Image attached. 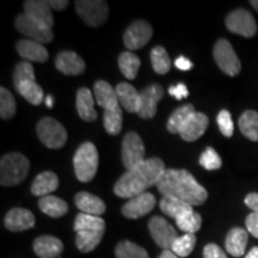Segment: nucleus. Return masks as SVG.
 <instances>
[{
  "label": "nucleus",
  "mask_w": 258,
  "mask_h": 258,
  "mask_svg": "<svg viewBox=\"0 0 258 258\" xmlns=\"http://www.w3.org/2000/svg\"><path fill=\"white\" fill-rule=\"evenodd\" d=\"M156 186L163 196L182 200L189 205L201 206L207 201L208 192L188 170L166 169Z\"/></svg>",
  "instance_id": "obj_1"
},
{
  "label": "nucleus",
  "mask_w": 258,
  "mask_h": 258,
  "mask_svg": "<svg viewBox=\"0 0 258 258\" xmlns=\"http://www.w3.org/2000/svg\"><path fill=\"white\" fill-rule=\"evenodd\" d=\"M165 170V164L160 158H148L117 179L114 185L115 195L122 199H133L146 192L148 188L157 184Z\"/></svg>",
  "instance_id": "obj_2"
},
{
  "label": "nucleus",
  "mask_w": 258,
  "mask_h": 258,
  "mask_svg": "<svg viewBox=\"0 0 258 258\" xmlns=\"http://www.w3.org/2000/svg\"><path fill=\"white\" fill-rule=\"evenodd\" d=\"M14 86L17 92L32 105H40L44 102L43 90L35 82L34 67L28 61L16 64L14 71Z\"/></svg>",
  "instance_id": "obj_3"
},
{
  "label": "nucleus",
  "mask_w": 258,
  "mask_h": 258,
  "mask_svg": "<svg viewBox=\"0 0 258 258\" xmlns=\"http://www.w3.org/2000/svg\"><path fill=\"white\" fill-rule=\"evenodd\" d=\"M30 163L28 158L18 152H11L3 156L0 160V184L15 186L27 178Z\"/></svg>",
  "instance_id": "obj_4"
},
{
  "label": "nucleus",
  "mask_w": 258,
  "mask_h": 258,
  "mask_svg": "<svg viewBox=\"0 0 258 258\" xmlns=\"http://www.w3.org/2000/svg\"><path fill=\"white\" fill-rule=\"evenodd\" d=\"M99 157L98 151L92 143H84L80 145L73 158L74 173L80 182L88 183L95 178L98 170Z\"/></svg>",
  "instance_id": "obj_5"
},
{
  "label": "nucleus",
  "mask_w": 258,
  "mask_h": 258,
  "mask_svg": "<svg viewBox=\"0 0 258 258\" xmlns=\"http://www.w3.org/2000/svg\"><path fill=\"white\" fill-rule=\"evenodd\" d=\"M36 133L41 143L48 148L57 150L67 141V132L60 122L53 117H43L36 125Z\"/></svg>",
  "instance_id": "obj_6"
},
{
  "label": "nucleus",
  "mask_w": 258,
  "mask_h": 258,
  "mask_svg": "<svg viewBox=\"0 0 258 258\" xmlns=\"http://www.w3.org/2000/svg\"><path fill=\"white\" fill-rule=\"evenodd\" d=\"M121 159L127 171L143 164L145 158V145L140 135L135 132H129L122 140Z\"/></svg>",
  "instance_id": "obj_7"
},
{
  "label": "nucleus",
  "mask_w": 258,
  "mask_h": 258,
  "mask_svg": "<svg viewBox=\"0 0 258 258\" xmlns=\"http://www.w3.org/2000/svg\"><path fill=\"white\" fill-rule=\"evenodd\" d=\"M213 56L222 72L227 76L235 77L240 72V60L232 47V44L225 38H220L214 44Z\"/></svg>",
  "instance_id": "obj_8"
},
{
  "label": "nucleus",
  "mask_w": 258,
  "mask_h": 258,
  "mask_svg": "<svg viewBox=\"0 0 258 258\" xmlns=\"http://www.w3.org/2000/svg\"><path fill=\"white\" fill-rule=\"evenodd\" d=\"M76 10L79 17L91 28L101 27L108 19L109 8L103 0H78Z\"/></svg>",
  "instance_id": "obj_9"
},
{
  "label": "nucleus",
  "mask_w": 258,
  "mask_h": 258,
  "mask_svg": "<svg viewBox=\"0 0 258 258\" xmlns=\"http://www.w3.org/2000/svg\"><path fill=\"white\" fill-rule=\"evenodd\" d=\"M15 27L17 30L23 34L24 36L34 40L40 43H49L53 41L54 34L51 28L47 27V25L40 23V22L35 21L28 15H19L17 18L15 19Z\"/></svg>",
  "instance_id": "obj_10"
},
{
  "label": "nucleus",
  "mask_w": 258,
  "mask_h": 258,
  "mask_svg": "<svg viewBox=\"0 0 258 258\" xmlns=\"http://www.w3.org/2000/svg\"><path fill=\"white\" fill-rule=\"evenodd\" d=\"M225 23L231 32L244 37H252L257 32V24L253 16L244 9L232 11L226 17Z\"/></svg>",
  "instance_id": "obj_11"
},
{
  "label": "nucleus",
  "mask_w": 258,
  "mask_h": 258,
  "mask_svg": "<svg viewBox=\"0 0 258 258\" xmlns=\"http://www.w3.org/2000/svg\"><path fill=\"white\" fill-rule=\"evenodd\" d=\"M153 29L146 21H135L125 29L123 35V43L129 51L138 50L148 43L152 38Z\"/></svg>",
  "instance_id": "obj_12"
},
{
  "label": "nucleus",
  "mask_w": 258,
  "mask_h": 258,
  "mask_svg": "<svg viewBox=\"0 0 258 258\" xmlns=\"http://www.w3.org/2000/svg\"><path fill=\"white\" fill-rule=\"evenodd\" d=\"M148 230L154 243L164 250H171V246L177 239V232L166 219L153 217L148 221Z\"/></svg>",
  "instance_id": "obj_13"
},
{
  "label": "nucleus",
  "mask_w": 258,
  "mask_h": 258,
  "mask_svg": "<svg viewBox=\"0 0 258 258\" xmlns=\"http://www.w3.org/2000/svg\"><path fill=\"white\" fill-rule=\"evenodd\" d=\"M156 205V196L153 194L146 191L135 196L133 199H129V201L123 205L121 212L123 217L127 219H139L147 215L150 212H152Z\"/></svg>",
  "instance_id": "obj_14"
},
{
  "label": "nucleus",
  "mask_w": 258,
  "mask_h": 258,
  "mask_svg": "<svg viewBox=\"0 0 258 258\" xmlns=\"http://www.w3.org/2000/svg\"><path fill=\"white\" fill-rule=\"evenodd\" d=\"M141 96V106L139 116L145 120L153 118L157 114V105L161 101L164 96V89L159 84H152V85L145 88L140 92Z\"/></svg>",
  "instance_id": "obj_15"
},
{
  "label": "nucleus",
  "mask_w": 258,
  "mask_h": 258,
  "mask_svg": "<svg viewBox=\"0 0 258 258\" xmlns=\"http://www.w3.org/2000/svg\"><path fill=\"white\" fill-rule=\"evenodd\" d=\"M209 124V118L203 112L195 111L180 129L179 135L186 143H192L199 138H201L207 131Z\"/></svg>",
  "instance_id": "obj_16"
},
{
  "label": "nucleus",
  "mask_w": 258,
  "mask_h": 258,
  "mask_svg": "<svg viewBox=\"0 0 258 258\" xmlns=\"http://www.w3.org/2000/svg\"><path fill=\"white\" fill-rule=\"evenodd\" d=\"M4 224L9 231H27L35 226V217L29 209L14 208L5 215Z\"/></svg>",
  "instance_id": "obj_17"
},
{
  "label": "nucleus",
  "mask_w": 258,
  "mask_h": 258,
  "mask_svg": "<svg viewBox=\"0 0 258 258\" xmlns=\"http://www.w3.org/2000/svg\"><path fill=\"white\" fill-rule=\"evenodd\" d=\"M55 67L66 76H79L85 71V62L74 51L63 50L55 57Z\"/></svg>",
  "instance_id": "obj_18"
},
{
  "label": "nucleus",
  "mask_w": 258,
  "mask_h": 258,
  "mask_svg": "<svg viewBox=\"0 0 258 258\" xmlns=\"http://www.w3.org/2000/svg\"><path fill=\"white\" fill-rule=\"evenodd\" d=\"M16 49L19 56L24 61H34V62H46L48 60V50L43 44L34 40H19L16 44Z\"/></svg>",
  "instance_id": "obj_19"
},
{
  "label": "nucleus",
  "mask_w": 258,
  "mask_h": 258,
  "mask_svg": "<svg viewBox=\"0 0 258 258\" xmlns=\"http://www.w3.org/2000/svg\"><path fill=\"white\" fill-rule=\"evenodd\" d=\"M32 249L40 258H55L63 251V244L53 235H41L35 239Z\"/></svg>",
  "instance_id": "obj_20"
},
{
  "label": "nucleus",
  "mask_w": 258,
  "mask_h": 258,
  "mask_svg": "<svg viewBox=\"0 0 258 258\" xmlns=\"http://www.w3.org/2000/svg\"><path fill=\"white\" fill-rule=\"evenodd\" d=\"M115 90L117 93L118 103L123 106L125 110L132 112V114H134V112L139 114L141 106L140 92L129 83H120Z\"/></svg>",
  "instance_id": "obj_21"
},
{
  "label": "nucleus",
  "mask_w": 258,
  "mask_h": 258,
  "mask_svg": "<svg viewBox=\"0 0 258 258\" xmlns=\"http://www.w3.org/2000/svg\"><path fill=\"white\" fill-rule=\"evenodd\" d=\"M24 14L30 16L35 21L51 28L54 24V17L51 9L47 2L42 0H27L24 2Z\"/></svg>",
  "instance_id": "obj_22"
},
{
  "label": "nucleus",
  "mask_w": 258,
  "mask_h": 258,
  "mask_svg": "<svg viewBox=\"0 0 258 258\" xmlns=\"http://www.w3.org/2000/svg\"><path fill=\"white\" fill-rule=\"evenodd\" d=\"M93 95L96 103L105 110H110L118 106V98L116 90L105 80H98L93 86Z\"/></svg>",
  "instance_id": "obj_23"
},
{
  "label": "nucleus",
  "mask_w": 258,
  "mask_h": 258,
  "mask_svg": "<svg viewBox=\"0 0 258 258\" xmlns=\"http://www.w3.org/2000/svg\"><path fill=\"white\" fill-rule=\"evenodd\" d=\"M74 202H76L77 207L80 209V212L85 213V214L96 215V217L102 215L106 209L105 203L101 198L86 191L77 194Z\"/></svg>",
  "instance_id": "obj_24"
},
{
  "label": "nucleus",
  "mask_w": 258,
  "mask_h": 258,
  "mask_svg": "<svg viewBox=\"0 0 258 258\" xmlns=\"http://www.w3.org/2000/svg\"><path fill=\"white\" fill-rule=\"evenodd\" d=\"M249 234L241 227H234L227 233L225 240V247L228 253L233 257H240L245 253Z\"/></svg>",
  "instance_id": "obj_25"
},
{
  "label": "nucleus",
  "mask_w": 258,
  "mask_h": 258,
  "mask_svg": "<svg viewBox=\"0 0 258 258\" xmlns=\"http://www.w3.org/2000/svg\"><path fill=\"white\" fill-rule=\"evenodd\" d=\"M95 99L88 88H80L77 92V111L79 117L86 122H92L97 118L95 110Z\"/></svg>",
  "instance_id": "obj_26"
},
{
  "label": "nucleus",
  "mask_w": 258,
  "mask_h": 258,
  "mask_svg": "<svg viewBox=\"0 0 258 258\" xmlns=\"http://www.w3.org/2000/svg\"><path fill=\"white\" fill-rule=\"evenodd\" d=\"M59 186V177L51 171H44L36 176L31 185V194L34 196H48Z\"/></svg>",
  "instance_id": "obj_27"
},
{
  "label": "nucleus",
  "mask_w": 258,
  "mask_h": 258,
  "mask_svg": "<svg viewBox=\"0 0 258 258\" xmlns=\"http://www.w3.org/2000/svg\"><path fill=\"white\" fill-rule=\"evenodd\" d=\"M38 208L50 218H61L69 212V205L66 201L51 195L41 198L38 201Z\"/></svg>",
  "instance_id": "obj_28"
},
{
  "label": "nucleus",
  "mask_w": 258,
  "mask_h": 258,
  "mask_svg": "<svg viewBox=\"0 0 258 258\" xmlns=\"http://www.w3.org/2000/svg\"><path fill=\"white\" fill-rule=\"evenodd\" d=\"M159 207L164 214L167 215L169 218H173L175 220L180 215L194 211L191 205L179 199L171 198V196H163V199L159 202Z\"/></svg>",
  "instance_id": "obj_29"
},
{
  "label": "nucleus",
  "mask_w": 258,
  "mask_h": 258,
  "mask_svg": "<svg viewBox=\"0 0 258 258\" xmlns=\"http://www.w3.org/2000/svg\"><path fill=\"white\" fill-rule=\"evenodd\" d=\"M105 231H80L77 232L76 245L79 251L86 253L91 252L101 244Z\"/></svg>",
  "instance_id": "obj_30"
},
{
  "label": "nucleus",
  "mask_w": 258,
  "mask_h": 258,
  "mask_svg": "<svg viewBox=\"0 0 258 258\" xmlns=\"http://www.w3.org/2000/svg\"><path fill=\"white\" fill-rule=\"evenodd\" d=\"M195 108L192 104H185L177 108L175 111L171 114V116L167 120L166 128L171 134H179L180 129L186 122V120L195 112Z\"/></svg>",
  "instance_id": "obj_31"
},
{
  "label": "nucleus",
  "mask_w": 258,
  "mask_h": 258,
  "mask_svg": "<svg viewBox=\"0 0 258 258\" xmlns=\"http://www.w3.org/2000/svg\"><path fill=\"white\" fill-rule=\"evenodd\" d=\"M241 134L251 141H258V112L246 110L238 121Z\"/></svg>",
  "instance_id": "obj_32"
},
{
  "label": "nucleus",
  "mask_w": 258,
  "mask_h": 258,
  "mask_svg": "<svg viewBox=\"0 0 258 258\" xmlns=\"http://www.w3.org/2000/svg\"><path fill=\"white\" fill-rule=\"evenodd\" d=\"M141 66V61L138 55L132 51H123L118 57V67L125 78L133 80L137 78L139 69Z\"/></svg>",
  "instance_id": "obj_33"
},
{
  "label": "nucleus",
  "mask_w": 258,
  "mask_h": 258,
  "mask_svg": "<svg viewBox=\"0 0 258 258\" xmlns=\"http://www.w3.org/2000/svg\"><path fill=\"white\" fill-rule=\"evenodd\" d=\"M74 231H105V221L101 217L80 212L74 220Z\"/></svg>",
  "instance_id": "obj_34"
},
{
  "label": "nucleus",
  "mask_w": 258,
  "mask_h": 258,
  "mask_svg": "<svg viewBox=\"0 0 258 258\" xmlns=\"http://www.w3.org/2000/svg\"><path fill=\"white\" fill-rule=\"evenodd\" d=\"M151 62L157 74H166L171 70V60L166 49L161 46L154 47L151 50Z\"/></svg>",
  "instance_id": "obj_35"
},
{
  "label": "nucleus",
  "mask_w": 258,
  "mask_h": 258,
  "mask_svg": "<svg viewBox=\"0 0 258 258\" xmlns=\"http://www.w3.org/2000/svg\"><path fill=\"white\" fill-rule=\"evenodd\" d=\"M176 225L180 231L184 233L195 234L196 232L200 231L202 226V218L199 213L188 212L185 214L180 215L179 218L176 219Z\"/></svg>",
  "instance_id": "obj_36"
},
{
  "label": "nucleus",
  "mask_w": 258,
  "mask_h": 258,
  "mask_svg": "<svg viewBox=\"0 0 258 258\" xmlns=\"http://www.w3.org/2000/svg\"><path fill=\"white\" fill-rule=\"evenodd\" d=\"M115 254L116 258H150L144 247L129 240L118 243L115 249Z\"/></svg>",
  "instance_id": "obj_37"
},
{
  "label": "nucleus",
  "mask_w": 258,
  "mask_h": 258,
  "mask_svg": "<svg viewBox=\"0 0 258 258\" xmlns=\"http://www.w3.org/2000/svg\"><path fill=\"white\" fill-rule=\"evenodd\" d=\"M103 124L108 134L117 135L120 133L122 129V110L120 105L110 110H104Z\"/></svg>",
  "instance_id": "obj_38"
},
{
  "label": "nucleus",
  "mask_w": 258,
  "mask_h": 258,
  "mask_svg": "<svg viewBox=\"0 0 258 258\" xmlns=\"http://www.w3.org/2000/svg\"><path fill=\"white\" fill-rule=\"evenodd\" d=\"M196 245V235L185 233L178 237L171 246V251L178 257H188Z\"/></svg>",
  "instance_id": "obj_39"
},
{
  "label": "nucleus",
  "mask_w": 258,
  "mask_h": 258,
  "mask_svg": "<svg viewBox=\"0 0 258 258\" xmlns=\"http://www.w3.org/2000/svg\"><path fill=\"white\" fill-rule=\"evenodd\" d=\"M16 114V101L8 89L0 88V116L3 120H10Z\"/></svg>",
  "instance_id": "obj_40"
},
{
  "label": "nucleus",
  "mask_w": 258,
  "mask_h": 258,
  "mask_svg": "<svg viewBox=\"0 0 258 258\" xmlns=\"http://www.w3.org/2000/svg\"><path fill=\"white\" fill-rule=\"evenodd\" d=\"M200 164L205 167L206 170H219L222 165L221 158L217 151L212 147H207L203 151L201 157H200Z\"/></svg>",
  "instance_id": "obj_41"
},
{
  "label": "nucleus",
  "mask_w": 258,
  "mask_h": 258,
  "mask_svg": "<svg viewBox=\"0 0 258 258\" xmlns=\"http://www.w3.org/2000/svg\"><path fill=\"white\" fill-rule=\"evenodd\" d=\"M217 122L219 125V129H220L221 134L226 138H231L233 135L234 125L233 121H232V116L227 110H221L218 114Z\"/></svg>",
  "instance_id": "obj_42"
},
{
  "label": "nucleus",
  "mask_w": 258,
  "mask_h": 258,
  "mask_svg": "<svg viewBox=\"0 0 258 258\" xmlns=\"http://www.w3.org/2000/svg\"><path fill=\"white\" fill-rule=\"evenodd\" d=\"M203 258H227V254L217 244H208L203 249Z\"/></svg>",
  "instance_id": "obj_43"
},
{
  "label": "nucleus",
  "mask_w": 258,
  "mask_h": 258,
  "mask_svg": "<svg viewBox=\"0 0 258 258\" xmlns=\"http://www.w3.org/2000/svg\"><path fill=\"white\" fill-rule=\"evenodd\" d=\"M169 93L171 96L175 97L176 99H178V101H180V99H183V98H186V97L189 96L188 88H186L183 83H179V84H177V85L170 86Z\"/></svg>",
  "instance_id": "obj_44"
},
{
  "label": "nucleus",
  "mask_w": 258,
  "mask_h": 258,
  "mask_svg": "<svg viewBox=\"0 0 258 258\" xmlns=\"http://www.w3.org/2000/svg\"><path fill=\"white\" fill-rule=\"evenodd\" d=\"M245 225H246L247 232L258 239V214H256V213H251V214L247 215Z\"/></svg>",
  "instance_id": "obj_45"
},
{
  "label": "nucleus",
  "mask_w": 258,
  "mask_h": 258,
  "mask_svg": "<svg viewBox=\"0 0 258 258\" xmlns=\"http://www.w3.org/2000/svg\"><path fill=\"white\" fill-rule=\"evenodd\" d=\"M245 205L249 207L252 213L258 214V194L257 192H251L245 198Z\"/></svg>",
  "instance_id": "obj_46"
},
{
  "label": "nucleus",
  "mask_w": 258,
  "mask_h": 258,
  "mask_svg": "<svg viewBox=\"0 0 258 258\" xmlns=\"http://www.w3.org/2000/svg\"><path fill=\"white\" fill-rule=\"evenodd\" d=\"M175 66L180 71H189L192 69V62L185 56H179L175 60Z\"/></svg>",
  "instance_id": "obj_47"
},
{
  "label": "nucleus",
  "mask_w": 258,
  "mask_h": 258,
  "mask_svg": "<svg viewBox=\"0 0 258 258\" xmlns=\"http://www.w3.org/2000/svg\"><path fill=\"white\" fill-rule=\"evenodd\" d=\"M48 5L51 10H55V11H62L69 6V2L67 0H50L47 2Z\"/></svg>",
  "instance_id": "obj_48"
},
{
  "label": "nucleus",
  "mask_w": 258,
  "mask_h": 258,
  "mask_svg": "<svg viewBox=\"0 0 258 258\" xmlns=\"http://www.w3.org/2000/svg\"><path fill=\"white\" fill-rule=\"evenodd\" d=\"M158 258H179V257L176 256V254L173 253L171 250H164Z\"/></svg>",
  "instance_id": "obj_49"
},
{
  "label": "nucleus",
  "mask_w": 258,
  "mask_h": 258,
  "mask_svg": "<svg viewBox=\"0 0 258 258\" xmlns=\"http://www.w3.org/2000/svg\"><path fill=\"white\" fill-rule=\"evenodd\" d=\"M245 258H258V247H252V249L250 250V252L245 256Z\"/></svg>",
  "instance_id": "obj_50"
},
{
  "label": "nucleus",
  "mask_w": 258,
  "mask_h": 258,
  "mask_svg": "<svg viewBox=\"0 0 258 258\" xmlns=\"http://www.w3.org/2000/svg\"><path fill=\"white\" fill-rule=\"evenodd\" d=\"M44 103H46V105L48 108H53L54 106V98L51 96H47L46 99H44Z\"/></svg>",
  "instance_id": "obj_51"
},
{
  "label": "nucleus",
  "mask_w": 258,
  "mask_h": 258,
  "mask_svg": "<svg viewBox=\"0 0 258 258\" xmlns=\"http://www.w3.org/2000/svg\"><path fill=\"white\" fill-rule=\"evenodd\" d=\"M250 4L253 6L254 10H257V11H258V0H251Z\"/></svg>",
  "instance_id": "obj_52"
}]
</instances>
